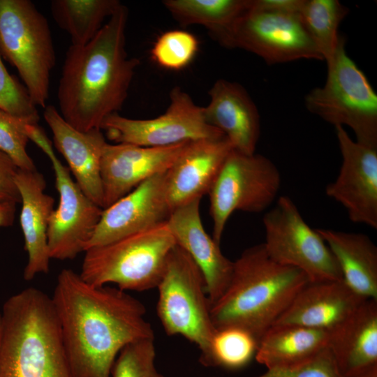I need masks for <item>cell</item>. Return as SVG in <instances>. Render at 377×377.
<instances>
[{
    "label": "cell",
    "mask_w": 377,
    "mask_h": 377,
    "mask_svg": "<svg viewBox=\"0 0 377 377\" xmlns=\"http://www.w3.org/2000/svg\"><path fill=\"white\" fill-rule=\"evenodd\" d=\"M51 297L72 377H111L126 346L154 338L138 300L118 288L91 285L71 269L60 272Z\"/></svg>",
    "instance_id": "cell-1"
},
{
    "label": "cell",
    "mask_w": 377,
    "mask_h": 377,
    "mask_svg": "<svg viewBox=\"0 0 377 377\" xmlns=\"http://www.w3.org/2000/svg\"><path fill=\"white\" fill-rule=\"evenodd\" d=\"M128 17L121 3L89 43L71 45L66 53L57 89L59 113L80 131L101 129L127 98L140 64L126 50Z\"/></svg>",
    "instance_id": "cell-2"
},
{
    "label": "cell",
    "mask_w": 377,
    "mask_h": 377,
    "mask_svg": "<svg viewBox=\"0 0 377 377\" xmlns=\"http://www.w3.org/2000/svg\"><path fill=\"white\" fill-rule=\"evenodd\" d=\"M309 281L300 269L272 260L263 244L248 248L233 262L227 288L211 304L212 323L216 330H242L258 344Z\"/></svg>",
    "instance_id": "cell-3"
},
{
    "label": "cell",
    "mask_w": 377,
    "mask_h": 377,
    "mask_svg": "<svg viewBox=\"0 0 377 377\" xmlns=\"http://www.w3.org/2000/svg\"><path fill=\"white\" fill-rule=\"evenodd\" d=\"M1 315L0 377H72L51 297L23 289L6 300Z\"/></svg>",
    "instance_id": "cell-4"
},
{
    "label": "cell",
    "mask_w": 377,
    "mask_h": 377,
    "mask_svg": "<svg viewBox=\"0 0 377 377\" xmlns=\"http://www.w3.org/2000/svg\"><path fill=\"white\" fill-rule=\"evenodd\" d=\"M176 245L167 222L86 250L80 276L94 286L114 283L124 291L156 288Z\"/></svg>",
    "instance_id": "cell-5"
},
{
    "label": "cell",
    "mask_w": 377,
    "mask_h": 377,
    "mask_svg": "<svg viewBox=\"0 0 377 377\" xmlns=\"http://www.w3.org/2000/svg\"><path fill=\"white\" fill-rule=\"evenodd\" d=\"M156 311L165 333L179 335L195 343L200 362L213 367L212 343L216 332L203 274L191 258L176 244L170 252L157 286Z\"/></svg>",
    "instance_id": "cell-6"
},
{
    "label": "cell",
    "mask_w": 377,
    "mask_h": 377,
    "mask_svg": "<svg viewBox=\"0 0 377 377\" xmlns=\"http://www.w3.org/2000/svg\"><path fill=\"white\" fill-rule=\"evenodd\" d=\"M0 53L15 67L29 96L45 108L56 54L49 22L29 0H0Z\"/></svg>",
    "instance_id": "cell-7"
},
{
    "label": "cell",
    "mask_w": 377,
    "mask_h": 377,
    "mask_svg": "<svg viewBox=\"0 0 377 377\" xmlns=\"http://www.w3.org/2000/svg\"><path fill=\"white\" fill-rule=\"evenodd\" d=\"M340 37L325 84L305 96L309 111L334 126H347L356 141L377 148V95L363 72L348 56Z\"/></svg>",
    "instance_id": "cell-8"
},
{
    "label": "cell",
    "mask_w": 377,
    "mask_h": 377,
    "mask_svg": "<svg viewBox=\"0 0 377 377\" xmlns=\"http://www.w3.org/2000/svg\"><path fill=\"white\" fill-rule=\"evenodd\" d=\"M281 184L280 171L270 159L232 149L208 193L214 241L220 244L226 225L235 212L266 210L277 198Z\"/></svg>",
    "instance_id": "cell-9"
},
{
    "label": "cell",
    "mask_w": 377,
    "mask_h": 377,
    "mask_svg": "<svg viewBox=\"0 0 377 377\" xmlns=\"http://www.w3.org/2000/svg\"><path fill=\"white\" fill-rule=\"evenodd\" d=\"M263 223V245L272 260L300 269L311 282L343 279L326 242L306 223L290 198L280 196L264 214Z\"/></svg>",
    "instance_id": "cell-10"
},
{
    "label": "cell",
    "mask_w": 377,
    "mask_h": 377,
    "mask_svg": "<svg viewBox=\"0 0 377 377\" xmlns=\"http://www.w3.org/2000/svg\"><path fill=\"white\" fill-rule=\"evenodd\" d=\"M29 140L38 145L49 158L55 175L59 195L57 207L52 211L47 228L50 258L72 260L84 252L103 212L80 189L54 152L51 141L38 124H28Z\"/></svg>",
    "instance_id": "cell-11"
},
{
    "label": "cell",
    "mask_w": 377,
    "mask_h": 377,
    "mask_svg": "<svg viewBox=\"0 0 377 377\" xmlns=\"http://www.w3.org/2000/svg\"><path fill=\"white\" fill-rule=\"evenodd\" d=\"M214 38L227 48L254 53L268 64L302 59L323 60L298 14L259 10L249 6Z\"/></svg>",
    "instance_id": "cell-12"
},
{
    "label": "cell",
    "mask_w": 377,
    "mask_h": 377,
    "mask_svg": "<svg viewBox=\"0 0 377 377\" xmlns=\"http://www.w3.org/2000/svg\"><path fill=\"white\" fill-rule=\"evenodd\" d=\"M100 128L114 144L149 147L226 137L207 123L202 107L197 105L188 94L178 87L171 91L170 104L160 116L134 119L114 113L103 120Z\"/></svg>",
    "instance_id": "cell-13"
},
{
    "label": "cell",
    "mask_w": 377,
    "mask_h": 377,
    "mask_svg": "<svg viewBox=\"0 0 377 377\" xmlns=\"http://www.w3.org/2000/svg\"><path fill=\"white\" fill-rule=\"evenodd\" d=\"M342 163L326 195L340 203L350 220L377 228V148L354 141L343 127L335 126Z\"/></svg>",
    "instance_id": "cell-14"
},
{
    "label": "cell",
    "mask_w": 377,
    "mask_h": 377,
    "mask_svg": "<svg viewBox=\"0 0 377 377\" xmlns=\"http://www.w3.org/2000/svg\"><path fill=\"white\" fill-rule=\"evenodd\" d=\"M165 173L166 171L147 179L103 209L85 251L167 221L171 210L165 193Z\"/></svg>",
    "instance_id": "cell-15"
},
{
    "label": "cell",
    "mask_w": 377,
    "mask_h": 377,
    "mask_svg": "<svg viewBox=\"0 0 377 377\" xmlns=\"http://www.w3.org/2000/svg\"><path fill=\"white\" fill-rule=\"evenodd\" d=\"M188 142L160 147L107 142L101 162L103 209L147 179L167 171Z\"/></svg>",
    "instance_id": "cell-16"
},
{
    "label": "cell",
    "mask_w": 377,
    "mask_h": 377,
    "mask_svg": "<svg viewBox=\"0 0 377 377\" xmlns=\"http://www.w3.org/2000/svg\"><path fill=\"white\" fill-rule=\"evenodd\" d=\"M232 149L226 137L187 143L165 173V193L171 212L208 194Z\"/></svg>",
    "instance_id": "cell-17"
},
{
    "label": "cell",
    "mask_w": 377,
    "mask_h": 377,
    "mask_svg": "<svg viewBox=\"0 0 377 377\" xmlns=\"http://www.w3.org/2000/svg\"><path fill=\"white\" fill-rule=\"evenodd\" d=\"M200 200L177 207L166 222L176 244L191 256L201 270L211 306L227 288L233 262L222 253L219 244L204 229L200 213Z\"/></svg>",
    "instance_id": "cell-18"
},
{
    "label": "cell",
    "mask_w": 377,
    "mask_h": 377,
    "mask_svg": "<svg viewBox=\"0 0 377 377\" xmlns=\"http://www.w3.org/2000/svg\"><path fill=\"white\" fill-rule=\"evenodd\" d=\"M44 109L43 117L52 133L54 144L66 159L75 182L103 209L101 162L107 144L103 133L99 128L80 131L66 122L54 105H47Z\"/></svg>",
    "instance_id": "cell-19"
},
{
    "label": "cell",
    "mask_w": 377,
    "mask_h": 377,
    "mask_svg": "<svg viewBox=\"0 0 377 377\" xmlns=\"http://www.w3.org/2000/svg\"><path fill=\"white\" fill-rule=\"evenodd\" d=\"M209 95V102L202 108L207 123L223 133L233 149L254 154L260 133V116L245 89L237 82L220 79Z\"/></svg>",
    "instance_id": "cell-20"
},
{
    "label": "cell",
    "mask_w": 377,
    "mask_h": 377,
    "mask_svg": "<svg viewBox=\"0 0 377 377\" xmlns=\"http://www.w3.org/2000/svg\"><path fill=\"white\" fill-rule=\"evenodd\" d=\"M366 300L343 279L309 281L273 325H297L329 332Z\"/></svg>",
    "instance_id": "cell-21"
},
{
    "label": "cell",
    "mask_w": 377,
    "mask_h": 377,
    "mask_svg": "<svg viewBox=\"0 0 377 377\" xmlns=\"http://www.w3.org/2000/svg\"><path fill=\"white\" fill-rule=\"evenodd\" d=\"M15 182L22 203L20 223L28 254L24 279L30 281L38 274L48 273L50 269L47 234L54 200L45 193V180L37 169H18Z\"/></svg>",
    "instance_id": "cell-22"
},
{
    "label": "cell",
    "mask_w": 377,
    "mask_h": 377,
    "mask_svg": "<svg viewBox=\"0 0 377 377\" xmlns=\"http://www.w3.org/2000/svg\"><path fill=\"white\" fill-rule=\"evenodd\" d=\"M327 347L342 377L356 376L376 367L377 300H366L329 331Z\"/></svg>",
    "instance_id": "cell-23"
},
{
    "label": "cell",
    "mask_w": 377,
    "mask_h": 377,
    "mask_svg": "<svg viewBox=\"0 0 377 377\" xmlns=\"http://www.w3.org/2000/svg\"><path fill=\"white\" fill-rule=\"evenodd\" d=\"M346 284L365 299L377 300V247L367 235L317 228Z\"/></svg>",
    "instance_id": "cell-24"
},
{
    "label": "cell",
    "mask_w": 377,
    "mask_h": 377,
    "mask_svg": "<svg viewBox=\"0 0 377 377\" xmlns=\"http://www.w3.org/2000/svg\"><path fill=\"white\" fill-rule=\"evenodd\" d=\"M329 332L297 325H272L260 339L256 360L267 369L307 362L327 348Z\"/></svg>",
    "instance_id": "cell-25"
},
{
    "label": "cell",
    "mask_w": 377,
    "mask_h": 377,
    "mask_svg": "<svg viewBox=\"0 0 377 377\" xmlns=\"http://www.w3.org/2000/svg\"><path fill=\"white\" fill-rule=\"evenodd\" d=\"M121 4L117 0H53L52 16L73 45L89 43Z\"/></svg>",
    "instance_id": "cell-26"
},
{
    "label": "cell",
    "mask_w": 377,
    "mask_h": 377,
    "mask_svg": "<svg viewBox=\"0 0 377 377\" xmlns=\"http://www.w3.org/2000/svg\"><path fill=\"white\" fill-rule=\"evenodd\" d=\"M251 0H165V8L182 26L201 25L214 38L249 8Z\"/></svg>",
    "instance_id": "cell-27"
},
{
    "label": "cell",
    "mask_w": 377,
    "mask_h": 377,
    "mask_svg": "<svg viewBox=\"0 0 377 377\" xmlns=\"http://www.w3.org/2000/svg\"><path fill=\"white\" fill-rule=\"evenodd\" d=\"M347 13L337 0H304L300 19L327 65L333 61L341 37L338 28Z\"/></svg>",
    "instance_id": "cell-28"
},
{
    "label": "cell",
    "mask_w": 377,
    "mask_h": 377,
    "mask_svg": "<svg viewBox=\"0 0 377 377\" xmlns=\"http://www.w3.org/2000/svg\"><path fill=\"white\" fill-rule=\"evenodd\" d=\"M257 347L256 339L242 330L227 327L216 330L212 343L213 367H243L255 356Z\"/></svg>",
    "instance_id": "cell-29"
},
{
    "label": "cell",
    "mask_w": 377,
    "mask_h": 377,
    "mask_svg": "<svg viewBox=\"0 0 377 377\" xmlns=\"http://www.w3.org/2000/svg\"><path fill=\"white\" fill-rule=\"evenodd\" d=\"M198 50V40L184 30H170L161 34L154 43L151 56L160 66L179 71L188 66Z\"/></svg>",
    "instance_id": "cell-30"
},
{
    "label": "cell",
    "mask_w": 377,
    "mask_h": 377,
    "mask_svg": "<svg viewBox=\"0 0 377 377\" xmlns=\"http://www.w3.org/2000/svg\"><path fill=\"white\" fill-rule=\"evenodd\" d=\"M155 360L154 338L131 343L118 354L111 377H164L157 370Z\"/></svg>",
    "instance_id": "cell-31"
},
{
    "label": "cell",
    "mask_w": 377,
    "mask_h": 377,
    "mask_svg": "<svg viewBox=\"0 0 377 377\" xmlns=\"http://www.w3.org/2000/svg\"><path fill=\"white\" fill-rule=\"evenodd\" d=\"M27 124L30 123L0 110V150L18 169L34 170L36 165L27 151L29 140L25 130Z\"/></svg>",
    "instance_id": "cell-32"
},
{
    "label": "cell",
    "mask_w": 377,
    "mask_h": 377,
    "mask_svg": "<svg viewBox=\"0 0 377 377\" xmlns=\"http://www.w3.org/2000/svg\"><path fill=\"white\" fill-rule=\"evenodd\" d=\"M0 53V110L32 124H38L37 107L24 87L11 75L4 66Z\"/></svg>",
    "instance_id": "cell-33"
},
{
    "label": "cell",
    "mask_w": 377,
    "mask_h": 377,
    "mask_svg": "<svg viewBox=\"0 0 377 377\" xmlns=\"http://www.w3.org/2000/svg\"><path fill=\"white\" fill-rule=\"evenodd\" d=\"M257 377H342L329 348L304 363L281 368L269 369Z\"/></svg>",
    "instance_id": "cell-34"
},
{
    "label": "cell",
    "mask_w": 377,
    "mask_h": 377,
    "mask_svg": "<svg viewBox=\"0 0 377 377\" xmlns=\"http://www.w3.org/2000/svg\"><path fill=\"white\" fill-rule=\"evenodd\" d=\"M17 170L10 158L0 150V203L20 202L15 182Z\"/></svg>",
    "instance_id": "cell-35"
},
{
    "label": "cell",
    "mask_w": 377,
    "mask_h": 377,
    "mask_svg": "<svg viewBox=\"0 0 377 377\" xmlns=\"http://www.w3.org/2000/svg\"><path fill=\"white\" fill-rule=\"evenodd\" d=\"M304 0H251L250 8L259 10L298 14Z\"/></svg>",
    "instance_id": "cell-36"
},
{
    "label": "cell",
    "mask_w": 377,
    "mask_h": 377,
    "mask_svg": "<svg viewBox=\"0 0 377 377\" xmlns=\"http://www.w3.org/2000/svg\"><path fill=\"white\" fill-rule=\"evenodd\" d=\"M16 203H0V228L10 226L15 219Z\"/></svg>",
    "instance_id": "cell-37"
},
{
    "label": "cell",
    "mask_w": 377,
    "mask_h": 377,
    "mask_svg": "<svg viewBox=\"0 0 377 377\" xmlns=\"http://www.w3.org/2000/svg\"><path fill=\"white\" fill-rule=\"evenodd\" d=\"M350 377H377V367L360 374Z\"/></svg>",
    "instance_id": "cell-38"
},
{
    "label": "cell",
    "mask_w": 377,
    "mask_h": 377,
    "mask_svg": "<svg viewBox=\"0 0 377 377\" xmlns=\"http://www.w3.org/2000/svg\"><path fill=\"white\" fill-rule=\"evenodd\" d=\"M1 315L0 312V348H1Z\"/></svg>",
    "instance_id": "cell-39"
}]
</instances>
